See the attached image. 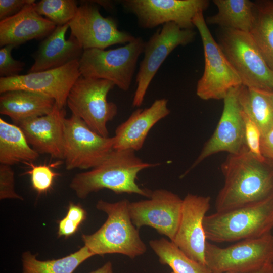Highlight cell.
Masks as SVG:
<instances>
[{
  "instance_id": "obj_1",
  "label": "cell",
  "mask_w": 273,
  "mask_h": 273,
  "mask_svg": "<svg viewBox=\"0 0 273 273\" xmlns=\"http://www.w3.org/2000/svg\"><path fill=\"white\" fill-rule=\"evenodd\" d=\"M221 170L224 181L215 201L217 212L262 200L273 193V165L259 161L247 148L229 154Z\"/></svg>"
},
{
  "instance_id": "obj_2",
  "label": "cell",
  "mask_w": 273,
  "mask_h": 273,
  "mask_svg": "<svg viewBox=\"0 0 273 273\" xmlns=\"http://www.w3.org/2000/svg\"><path fill=\"white\" fill-rule=\"evenodd\" d=\"M135 151L114 150L101 164L90 170L77 174L70 188L77 196L84 199L91 193L108 189L116 194H137L148 198L152 191L140 187L136 183L138 173L159 163L144 162Z\"/></svg>"
},
{
  "instance_id": "obj_3",
  "label": "cell",
  "mask_w": 273,
  "mask_h": 273,
  "mask_svg": "<svg viewBox=\"0 0 273 273\" xmlns=\"http://www.w3.org/2000/svg\"><path fill=\"white\" fill-rule=\"evenodd\" d=\"M207 241L224 243L262 237L273 228V193L266 198L230 210L206 215Z\"/></svg>"
},
{
  "instance_id": "obj_4",
  "label": "cell",
  "mask_w": 273,
  "mask_h": 273,
  "mask_svg": "<svg viewBox=\"0 0 273 273\" xmlns=\"http://www.w3.org/2000/svg\"><path fill=\"white\" fill-rule=\"evenodd\" d=\"M129 202L127 199L98 201L96 208L107 214V220L94 233L82 235L84 245L94 255L120 254L133 259L146 252V245L131 219Z\"/></svg>"
},
{
  "instance_id": "obj_5",
  "label": "cell",
  "mask_w": 273,
  "mask_h": 273,
  "mask_svg": "<svg viewBox=\"0 0 273 273\" xmlns=\"http://www.w3.org/2000/svg\"><path fill=\"white\" fill-rule=\"evenodd\" d=\"M145 44L138 37L114 49L85 50L79 61L81 75L109 80L121 90L127 91Z\"/></svg>"
},
{
  "instance_id": "obj_6",
  "label": "cell",
  "mask_w": 273,
  "mask_h": 273,
  "mask_svg": "<svg viewBox=\"0 0 273 273\" xmlns=\"http://www.w3.org/2000/svg\"><path fill=\"white\" fill-rule=\"evenodd\" d=\"M205 264L212 273H250L273 263V235L239 241L225 248L207 241Z\"/></svg>"
},
{
  "instance_id": "obj_7",
  "label": "cell",
  "mask_w": 273,
  "mask_h": 273,
  "mask_svg": "<svg viewBox=\"0 0 273 273\" xmlns=\"http://www.w3.org/2000/svg\"><path fill=\"white\" fill-rule=\"evenodd\" d=\"M114 86L108 80L81 75L71 88L66 102L73 115L106 138L109 137L107 124L118 112L116 104L107 100L108 94Z\"/></svg>"
},
{
  "instance_id": "obj_8",
  "label": "cell",
  "mask_w": 273,
  "mask_h": 273,
  "mask_svg": "<svg viewBox=\"0 0 273 273\" xmlns=\"http://www.w3.org/2000/svg\"><path fill=\"white\" fill-rule=\"evenodd\" d=\"M193 23L200 35L204 56V69L197 82V95L203 100H223L232 88L241 86L242 82L213 37L203 12L195 16Z\"/></svg>"
},
{
  "instance_id": "obj_9",
  "label": "cell",
  "mask_w": 273,
  "mask_h": 273,
  "mask_svg": "<svg viewBox=\"0 0 273 273\" xmlns=\"http://www.w3.org/2000/svg\"><path fill=\"white\" fill-rule=\"evenodd\" d=\"M218 44L242 85L273 92V72L250 32L223 29Z\"/></svg>"
},
{
  "instance_id": "obj_10",
  "label": "cell",
  "mask_w": 273,
  "mask_h": 273,
  "mask_svg": "<svg viewBox=\"0 0 273 273\" xmlns=\"http://www.w3.org/2000/svg\"><path fill=\"white\" fill-rule=\"evenodd\" d=\"M114 138L92 130L72 114L65 120L64 159L67 170L93 169L103 162L114 150Z\"/></svg>"
},
{
  "instance_id": "obj_11",
  "label": "cell",
  "mask_w": 273,
  "mask_h": 273,
  "mask_svg": "<svg viewBox=\"0 0 273 273\" xmlns=\"http://www.w3.org/2000/svg\"><path fill=\"white\" fill-rule=\"evenodd\" d=\"M196 34L193 29H182L175 23L169 22L162 25L145 42L144 57L136 77L133 107L142 104L151 82L170 54L177 47L192 42Z\"/></svg>"
},
{
  "instance_id": "obj_12",
  "label": "cell",
  "mask_w": 273,
  "mask_h": 273,
  "mask_svg": "<svg viewBox=\"0 0 273 273\" xmlns=\"http://www.w3.org/2000/svg\"><path fill=\"white\" fill-rule=\"evenodd\" d=\"M124 8L137 18L140 27L150 29L173 22L182 29H193V21L209 6L207 0H124Z\"/></svg>"
},
{
  "instance_id": "obj_13",
  "label": "cell",
  "mask_w": 273,
  "mask_h": 273,
  "mask_svg": "<svg viewBox=\"0 0 273 273\" xmlns=\"http://www.w3.org/2000/svg\"><path fill=\"white\" fill-rule=\"evenodd\" d=\"M79 60L55 69L1 77V94L13 90H25L40 94L54 99L60 108L66 104L69 92L81 76Z\"/></svg>"
},
{
  "instance_id": "obj_14",
  "label": "cell",
  "mask_w": 273,
  "mask_h": 273,
  "mask_svg": "<svg viewBox=\"0 0 273 273\" xmlns=\"http://www.w3.org/2000/svg\"><path fill=\"white\" fill-rule=\"evenodd\" d=\"M69 25L71 34L84 50H104L115 44H127L135 38L127 32L120 30L113 18L103 16L93 2H84L79 6Z\"/></svg>"
},
{
  "instance_id": "obj_15",
  "label": "cell",
  "mask_w": 273,
  "mask_h": 273,
  "mask_svg": "<svg viewBox=\"0 0 273 273\" xmlns=\"http://www.w3.org/2000/svg\"><path fill=\"white\" fill-rule=\"evenodd\" d=\"M183 199L165 189L152 191L148 199L129 202L133 224L139 229L148 226L174 241L181 215Z\"/></svg>"
},
{
  "instance_id": "obj_16",
  "label": "cell",
  "mask_w": 273,
  "mask_h": 273,
  "mask_svg": "<svg viewBox=\"0 0 273 273\" xmlns=\"http://www.w3.org/2000/svg\"><path fill=\"white\" fill-rule=\"evenodd\" d=\"M240 86L232 88L223 99V109L216 129L188 171L212 155L221 152L236 154L247 148L239 100Z\"/></svg>"
},
{
  "instance_id": "obj_17",
  "label": "cell",
  "mask_w": 273,
  "mask_h": 273,
  "mask_svg": "<svg viewBox=\"0 0 273 273\" xmlns=\"http://www.w3.org/2000/svg\"><path fill=\"white\" fill-rule=\"evenodd\" d=\"M211 197L188 194L183 199L179 227L173 242L191 259L205 264L207 240L203 220L210 207Z\"/></svg>"
},
{
  "instance_id": "obj_18",
  "label": "cell",
  "mask_w": 273,
  "mask_h": 273,
  "mask_svg": "<svg viewBox=\"0 0 273 273\" xmlns=\"http://www.w3.org/2000/svg\"><path fill=\"white\" fill-rule=\"evenodd\" d=\"M65 115L64 108L55 103L50 113L23 121L17 125L37 153L64 159Z\"/></svg>"
},
{
  "instance_id": "obj_19",
  "label": "cell",
  "mask_w": 273,
  "mask_h": 273,
  "mask_svg": "<svg viewBox=\"0 0 273 273\" xmlns=\"http://www.w3.org/2000/svg\"><path fill=\"white\" fill-rule=\"evenodd\" d=\"M165 98L155 100L148 108L137 109L116 129L114 150L142 149L150 129L160 120L167 116L170 110Z\"/></svg>"
},
{
  "instance_id": "obj_20",
  "label": "cell",
  "mask_w": 273,
  "mask_h": 273,
  "mask_svg": "<svg viewBox=\"0 0 273 273\" xmlns=\"http://www.w3.org/2000/svg\"><path fill=\"white\" fill-rule=\"evenodd\" d=\"M32 0L17 14L0 21V46L17 47L33 39L49 36L57 26L35 10Z\"/></svg>"
},
{
  "instance_id": "obj_21",
  "label": "cell",
  "mask_w": 273,
  "mask_h": 273,
  "mask_svg": "<svg viewBox=\"0 0 273 273\" xmlns=\"http://www.w3.org/2000/svg\"><path fill=\"white\" fill-rule=\"evenodd\" d=\"M69 28V23L57 26L43 40L28 73L57 68L80 59L84 49L78 40L72 34L66 39Z\"/></svg>"
},
{
  "instance_id": "obj_22",
  "label": "cell",
  "mask_w": 273,
  "mask_h": 273,
  "mask_svg": "<svg viewBox=\"0 0 273 273\" xmlns=\"http://www.w3.org/2000/svg\"><path fill=\"white\" fill-rule=\"evenodd\" d=\"M54 99L25 90H13L1 94L0 113L9 116L17 125L20 122L50 113Z\"/></svg>"
},
{
  "instance_id": "obj_23",
  "label": "cell",
  "mask_w": 273,
  "mask_h": 273,
  "mask_svg": "<svg viewBox=\"0 0 273 273\" xmlns=\"http://www.w3.org/2000/svg\"><path fill=\"white\" fill-rule=\"evenodd\" d=\"M217 12L206 20L223 29L250 32L256 20L257 5L249 0H214Z\"/></svg>"
},
{
  "instance_id": "obj_24",
  "label": "cell",
  "mask_w": 273,
  "mask_h": 273,
  "mask_svg": "<svg viewBox=\"0 0 273 273\" xmlns=\"http://www.w3.org/2000/svg\"><path fill=\"white\" fill-rule=\"evenodd\" d=\"M39 154L28 143L19 126L0 118V163L11 166L19 163H31Z\"/></svg>"
},
{
  "instance_id": "obj_25",
  "label": "cell",
  "mask_w": 273,
  "mask_h": 273,
  "mask_svg": "<svg viewBox=\"0 0 273 273\" xmlns=\"http://www.w3.org/2000/svg\"><path fill=\"white\" fill-rule=\"evenodd\" d=\"M239 100L242 110L258 127L262 136L273 126V92L241 85Z\"/></svg>"
},
{
  "instance_id": "obj_26",
  "label": "cell",
  "mask_w": 273,
  "mask_h": 273,
  "mask_svg": "<svg viewBox=\"0 0 273 273\" xmlns=\"http://www.w3.org/2000/svg\"><path fill=\"white\" fill-rule=\"evenodd\" d=\"M94 255L85 245L68 256L46 261L38 260L35 255L26 251L22 255V273H73L80 264Z\"/></svg>"
},
{
  "instance_id": "obj_27",
  "label": "cell",
  "mask_w": 273,
  "mask_h": 273,
  "mask_svg": "<svg viewBox=\"0 0 273 273\" xmlns=\"http://www.w3.org/2000/svg\"><path fill=\"white\" fill-rule=\"evenodd\" d=\"M149 244L160 263L172 269L171 273H212L206 264L189 258L170 240L155 239L151 240Z\"/></svg>"
},
{
  "instance_id": "obj_28",
  "label": "cell",
  "mask_w": 273,
  "mask_h": 273,
  "mask_svg": "<svg viewBox=\"0 0 273 273\" xmlns=\"http://www.w3.org/2000/svg\"><path fill=\"white\" fill-rule=\"evenodd\" d=\"M257 9L256 20L250 33L273 72V14L263 3L257 5Z\"/></svg>"
},
{
  "instance_id": "obj_29",
  "label": "cell",
  "mask_w": 273,
  "mask_h": 273,
  "mask_svg": "<svg viewBox=\"0 0 273 273\" xmlns=\"http://www.w3.org/2000/svg\"><path fill=\"white\" fill-rule=\"evenodd\" d=\"M37 12L57 26L69 23L75 17L78 7L73 0H42L35 3Z\"/></svg>"
},
{
  "instance_id": "obj_30",
  "label": "cell",
  "mask_w": 273,
  "mask_h": 273,
  "mask_svg": "<svg viewBox=\"0 0 273 273\" xmlns=\"http://www.w3.org/2000/svg\"><path fill=\"white\" fill-rule=\"evenodd\" d=\"M30 170L26 172L31 177L32 186L38 193H43L51 187L54 178L58 174L54 172L52 167L56 164L51 165H34L32 162L26 163Z\"/></svg>"
},
{
  "instance_id": "obj_31",
  "label": "cell",
  "mask_w": 273,
  "mask_h": 273,
  "mask_svg": "<svg viewBox=\"0 0 273 273\" xmlns=\"http://www.w3.org/2000/svg\"><path fill=\"white\" fill-rule=\"evenodd\" d=\"M242 114L244 122L245 141L247 148L259 161L263 162L267 161L261 152L262 135L258 127L242 110Z\"/></svg>"
},
{
  "instance_id": "obj_32",
  "label": "cell",
  "mask_w": 273,
  "mask_h": 273,
  "mask_svg": "<svg viewBox=\"0 0 273 273\" xmlns=\"http://www.w3.org/2000/svg\"><path fill=\"white\" fill-rule=\"evenodd\" d=\"M14 47L13 45H7L0 50L1 77L16 76L23 70L25 63L14 59L12 56V50Z\"/></svg>"
},
{
  "instance_id": "obj_33",
  "label": "cell",
  "mask_w": 273,
  "mask_h": 273,
  "mask_svg": "<svg viewBox=\"0 0 273 273\" xmlns=\"http://www.w3.org/2000/svg\"><path fill=\"white\" fill-rule=\"evenodd\" d=\"M0 199L23 200L15 190L14 172L11 166L0 165Z\"/></svg>"
},
{
  "instance_id": "obj_34",
  "label": "cell",
  "mask_w": 273,
  "mask_h": 273,
  "mask_svg": "<svg viewBox=\"0 0 273 273\" xmlns=\"http://www.w3.org/2000/svg\"><path fill=\"white\" fill-rule=\"evenodd\" d=\"M32 0H0V19L4 20L19 12Z\"/></svg>"
},
{
  "instance_id": "obj_35",
  "label": "cell",
  "mask_w": 273,
  "mask_h": 273,
  "mask_svg": "<svg viewBox=\"0 0 273 273\" xmlns=\"http://www.w3.org/2000/svg\"><path fill=\"white\" fill-rule=\"evenodd\" d=\"M261 148L263 156L273 163V126L262 136Z\"/></svg>"
},
{
  "instance_id": "obj_36",
  "label": "cell",
  "mask_w": 273,
  "mask_h": 273,
  "mask_svg": "<svg viewBox=\"0 0 273 273\" xmlns=\"http://www.w3.org/2000/svg\"><path fill=\"white\" fill-rule=\"evenodd\" d=\"M66 217L80 225L86 218V213L80 205L70 202Z\"/></svg>"
},
{
  "instance_id": "obj_37",
  "label": "cell",
  "mask_w": 273,
  "mask_h": 273,
  "mask_svg": "<svg viewBox=\"0 0 273 273\" xmlns=\"http://www.w3.org/2000/svg\"><path fill=\"white\" fill-rule=\"evenodd\" d=\"M80 225L66 216L59 222L58 236L68 237L74 234Z\"/></svg>"
},
{
  "instance_id": "obj_38",
  "label": "cell",
  "mask_w": 273,
  "mask_h": 273,
  "mask_svg": "<svg viewBox=\"0 0 273 273\" xmlns=\"http://www.w3.org/2000/svg\"><path fill=\"white\" fill-rule=\"evenodd\" d=\"M89 273H114L112 264L110 261H108L101 267Z\"/></svg>"
},
{
  "instance_id": "obj_39",
  "label": "cell",
  "mask_w": 273,
  "mask_h": 273,
  "mask_svg": "<svg viewBox=\"0 0 273 273\" xmlns=\"http://www.w3.org/2000/svg\"><path fill=\"white\" fill-rule=\"evenodd\" d=\"M250 273H273V263L267 264L257 271Z\"/></svg>"
},
{
  "instance_id": "obj_40",
  "label": "cell",
  "mask_w": 273,
  "mask_h": 273,
  "mask_svg": "<svg viewBox=\"0 0 273 273\" xmlns=\"http://www.w3.org/2000/svg\"><path fill=\"white\" fill-rule=\"evenodd\" d=\"M263 4L273 14V1H266L263 2Z\"/></svg>"
},
{
  "instance_id": "obj_41",
  "label": "cell",
  "mask_w": 273,
  "mask_h": 273,
  "mask_svg": "<svg viewBox=\"0 0 273 273\" xmlns=\"http://www.w3.org/2000/svg\"><path fill=\"white\" fill-rule=\"evenodd\" d=\"M273 164V163H272Z\"/></svg>"
}]
</instances>
